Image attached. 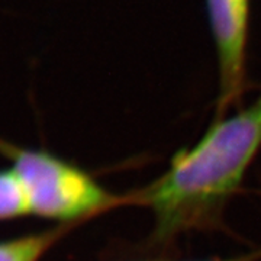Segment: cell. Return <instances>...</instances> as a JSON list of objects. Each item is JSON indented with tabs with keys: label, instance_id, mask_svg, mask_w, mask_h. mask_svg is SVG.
<instances>
[{
	"label": "cell",
	"instance_id": "cell-1",
	"mask_svg": "<svg viewBox=\"0 0 261 261\" xmlns=\"http://www.w3.org/2000/svg\"><path fill=\"white\" fill-rule=\"evenodd\" d=\"M261 147V97L251 108L221 118L144 192L160 240L214 221L237 192Z\"/></svg>",
	"mask_w": 261,
	"mask_h": 261
},
{
	"label": "cell",
	"instance_id": "cell-2",
	"mask_svg": "<svg viewBox=\"0 0 261 261\" xmlns=\"http://www.w3.org/2000/svg\"><path fill=\"white\" fill-rule=\"evenodd\" d=\"M29 206V214L74 222L112 207L118 199L87 173L42 149L22 148L0 140Z\"/></svg>",
	"mask_w": 261,
	"mask_h": 261
},
{
	"label": "cell",
	"instance_id": "cell-3",
	"mask_svg": "<svg viewBox=\"0 0 261 261\" xmlns=\"http://www.w3.org/2000/svg\"><path fill=\"white\" fill-rule=\"evenodd\" d=\"M219 65V111L243 94L250 32V0H206Z\"/></svg>",
	"mask_w": 261,
	"mask_h": 261
},
{
	"label": "cell",
	"instance_id": "cell-4",
	"mask_svg": "<svg viewBox=\"0 0 261 261\" xmlns=\"http://www.w3.org/2000/svg\"><path fill=\"white\" fill-rule=\"evenodd\" d=\"M65 232V226L0 241V261H41Z\"/></svg>",
	"mask_w": 261,
	"mask_h": 261
},
{
	"label": "cell",
	"instance_id": "cell-5",
	"mask_svg": "<svg viewBox=\"0 0 261 261\" xmlns=\"http://www.w3.org/2000/svg\"><path fill=\"white\" fill-rule=\"evenodd\" d=\"M29 214L23 189L12 168L0 170V221H10Z\"/></svg>",
	"mask_w": 261,
	"mask_h": 261
},
{
	"label": "cell",
	"instance_id": "cell-6",
	"mask_svg": "<svg viewBox=\"0 0 261 261\" xmlns=\"http://www.w3.org/2000/svg\"><path fill=\"white\" fill-rule=\"evenodd\" d=\"M224 261H248V260H245V258H235V260H224Z\"/></svg>",
	"mask_w": 261,
	"mask_h": 261
}]
</instances>
